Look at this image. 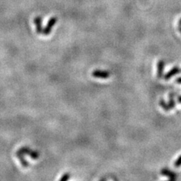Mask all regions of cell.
I'll use <instances>...</instances> for the list:
<instances>
[{"label": "cell", "mask_w": 181, "mask_h": 181, "mask_svg": "<svg viewBox=\"0 0 181 181\" xmlns=\"http://www.w3.org/2000/svg\"><path fill=\"white\" fill-rule=\"evenodd\" d=\"M92 76L95 78H100L106 79L109 78L110 76V73L106 70H96L92 73Z\"/></svg>", "instance_id": "cell-1"}, {"label": "cell", "mask_w": 181, "mask_h": 181, "mask_svg": "<svg viewBox=\"0 0 181 181\" xmlns=\"http://www.w3.org/2000/svg\"><path fill=\"white\" fill-rule=\"evenodd\" d=\"M180 73V69L179 67H173V68L171 69V70H169L168 73H166V74H165V75H164V80L171 79L172 78L173 76H174L177 75V74H179Z\"/></svg>", "instance_id": "cell-2"}, {"label": "cell", "mask_w": 181, "mask_h": 181, "mask_svg": "<svg viewBox=\"0 0 181 181\" xmlns=\"http://www.w3.org/2000/svg\"><path fill=\"white\" fill-rule=\"evenodd\" d=\"M165 63L163 60H158L157 63V77L158 79H162L164 77V70Z\"/></svg>", "instance_id": "cell-3"}, {"label": "cell", "mask_w": 181, "mask_h": 181, "mask_svg": "<svg viewBox=\"0 0 181 181\" xmlns=\"http://www.w3.org/2000/svg\"><path fill=\"white\" fill-rule=\"evenodd\" d=\"M161 174L162 175V176L168 177V179L171 180H177V177L176 174H174V173L172 172V171H170V170L167 169V168H163V169H161Z\"/></svg>", "instance_id": "cell-4"}, {"label": "cell", "mask_w": 181, "mask_h": 181, "mask_svg": "<svg viewBox=\"0 0 181 181\" xmlns=\"http://www.w3.org/2000/svg\"><path fill=\"white\" fill-rule=\"evenodd\" d=\"M17 153H19V154H23V155L29 154L32 156V158H39L38 153H36V152L32 151V150H30V149H28V148H22L21 150H20Z\"/></svg>", "instance_id": "cell-5"}, {"label": "cell", "mask_w": 181, "mask_h": 181, "mask_svg": "<svg viewBox=\"0 0 181 181\" xmlns=\"http://www.w3.org/2000/svg\"><path fill=\"white\" fill-rule=\"evenodd\" d=\"M56 21H57L56 17H52V18L51 19L50 21H49V23H48V26H47V27H46V28H45V30L43 31L44 34L47 35V34L50 33L51 29H52V27H53L54 24H55V23H56Z\"/></svg>", "instance_id": "cell-6"}, {"label": "cell", "mask_w": 181, "mask_h": 181, "mask_svg": "<svg viewBox=\"0 0 181 181\" xmlns=\"http://www.w3.org/2000/svg\"><path fill=\"white\" fill-rule=\"evenodd\" d=\"M174 93H171L169 94V97H168V104H169L170 107H171V109L172 110V109L175 108L176 107V103H175V100H174Z\"/></svg>", "instance_id": "cell-7"}, {"label": "cell", "mask_w": 181, "mask_h": 181, "mask_svg": "<svg viewBox=\"0 0 181 181\" xmlns=\"http://www.w3.org/2000/svg\"><path fill=\"white\" fill-rule=\"evenodd\" d=\"M159 105L161 108L164 110V111L169 112L170 110H171V107H170V106H169V104H168V103H167V102L165 101L164 99H161V100H159Z\"/></svg>", "instance_id": "cell-8"}, {"label": "cell", "mask_w": 181, "mask_h": 181, "mask_svg": "<svg viewBox=\"0 0 181 181\" xmlns=\"http://www.w3.org/2000/svg\"><path fill=\"white\" fill-rule=\"evenodd\" d=\"M35 22L36 23L37 32H38L39 33H42V26H41V19H40V17H37L35 20Z\"/></svg>", "instance_id": "cell-9"}, {"label": "cell", "mask_w": 181, "mask_h": 181, "mask_svg": "<svg viewBox=\"0 0 181 181\" xmlns=\"http://www.w3.org/2000/svg\"><path fill=\"white\" fill-rule=\"evenodd\" d=\"M174 166L175 167H180L181 166V156H180L179 157H178L177 159L176 160V161H175L174 163Z\"/></svg>", "instance_id": "cell-10"}, {"label": "cell", "mask_w": 181, "mask_h": 181, "mask_svg": "<svg viewBox=\"0 0 181 181\" xmlns=\"http://www.w3.org/2000/svg\"><path fill=\"white\" fill-rule=\"evenodd\" d=\"M70 174H65L64 175H63V177H61L60 179V181H63V180H67L70 179Z\"/></svg>", "instance_id": "cell-11"}, {"label": "cell", "mask_w": 181, "mask_h": 181, "mask_svg": "<svg viewBox=\"0 0 181 181\" xmlns=\"http://www.w3.org/2000/svg\"><path fill=\"white\" fill-rule=\"evenodd\" d=\"M176 82L177 84H181V76L180 77H178L177 79H176Z\"/></svg>", "instance_id": "cell-12"}, {"label": "cell", "mask_w": 181, "mask_h": 181, "mask_svg": "<svg viewBox=\"0 0 181 181\" xmlns=\"http://www.w3.org/2000/svg\"><path fill=\"white\" fill-rule=\"evenodd\" d=\"M177 100H178V103H180V104H181V96H180L179 97H178Z\"/></svg>", "instance_id": "cell-13"}, {"label": "cell", "mask_w": 181, "mask_h": 181, "mask_svg": "<svg viewBox=\"0 0 181 181\" xmlns=\"http://www.w3.org/2000/svg\"><path fill=\"white\" fill-rule=\"evenodd\" d=\"M179 31L181 33V26H179Z\"/></svg>", "instance_id": "cell-14"}, {"label": "cell", "mask_w": 181, "mask_h": 181, "mask_svg": "<svg viewBox=\"0 0 181 181\" xmlns=\"http://www.w3.org/2000/svg\"><path fill=\"white\" fill-rule=\"evenodd\" d=\"M179 26H181V19L179 20Z\"/></svg>", "instance_id": "cell-15"}]
</instances>
